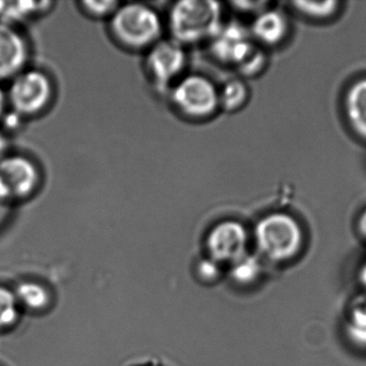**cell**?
Returning <instances> with one entry per match:
<instances>
[{
    "label": "cell",
    "instance_id": "obj_25",
    "mask_svg": "<svg viewBox=\"0 0 366 366\" xmlns=\"http://www.w3.org/2000/svg\"><path fill=\"white\" fill-rule=\"evenodd\" d=\"M8 147H9V143H8L7 138L0 132V160L7 156Z\"/></svg>",
    "mask_w": 366,
    "mask_h": 366
},
{
    "label": "cell",
    "instance_id": "obj_23",
    "mask_svg": "<svg viewBox=\"0 0 366 366\" xmlns=\"http://www.w3.org/2000/svg\"><path fill=\"white\" fill-rule=\"evenodd\" d=\"M200 273L203 277L209 278V280L216 277L218 274L217 262L212 260V259L211 260L203 261L200 265Z\"/></svg>",
    "mask_w": 366,
    "mask_h": 366
},
{
    "label": "cell",
    "instance_id": "obj_4",
    "mask_svg": "<svg viewBox=\"0 0 366 366\" xmlns=\"http://www.w3.org/2000/svg\"><path fill=\"white\" fill-rule=\"evenodd\" d=\"M171 102L182 117L203 121L213 117L219 106V89L201 74L183 76L169 92Z\"/></svg>",
    "mask_w": 366,
    "mask_h": 366
},
{
    "label": "cell",
    "instance_id": "obj_11",
    "mask_svg": "<svg viewBox=\"0 0 366 366\" xmlns=\"http://www.w3.org/2000/svg\"><path fill=\"white\" fill-rule=\"evenodd\" d=\"M289 24L286 16L280 10L269 9L259 14L250 29V35L264 46H277L288 35Z\"/></svg>",
    "mask_w": 366,
    "mask_h": 366
},
{
    "label": "cell",
    "instance_id": "obj_6",
    "mask_svg": "<svg viewBox=\"0 0 366 366\" xmlns=\"http://www.w3.org/2000/svg\"><path fill=\"white\" fill-rule=\"evenodd\" d=\"M187 65L185 46L174 40L162 38L147 51L145 71L159 94L169 93L183 76Z\"/></svg>",
    "mask_w": 366,
    "mask_h": 366
},
{
    "label": "cell",
    "instance_id": "obj_21",
    "mask_svg": "<svg viewBox=\"0 0 366 366\" xmlns=\"http://www.w3.org/2000/svg\"><path fill=\"white\" fill-rule=\"evenodd\" d=\"M267 63V59L265 53L254 46V50L237 68L242 76L252 78V76H256L261 74L264 70Z\"/></svg>",
    "mask_w": 366,
    "mask_h": 366
},
{
    "label": "cell",
    "instance_id": "obj_16",
    "mask_svg": "<svg viewBox=\"0 0 366 366\" xmlns=\"http://www.w3.org/2000/svg\"><path fill=\"white\" fill-rule=\"evenodd\" d=\"M261 273V263L257 257L246 254L232 263L231 276L235 282L242 285L254 282Z\"/></svg>",
    "mask_w": 366,
    "mask_h": 366
},
{
    "label": "cell",
    "instance_id": "obj_7",
    "mask_svg": "<svg viewBox=\"0 0 366 366\" xmlns=\"http://www.w3.org/2000/svg\"><path fill=\"white\" fill-rule=\"evenodd\" d=\"M41 183L39 167L24 155H7L0 160V186L9 200L31 198Z\"/></svg>",
    "mask_w": 366,
    "mask_h": 366
},
{
    "label": "cell",
    "instance_id": "obj_15",
    "mask_svg": "<svg viewBox=\"0 0 366 366\" xmlns=\"http://www.w3.org/2000/svg\"><path fill=\"white\" fill-rule=\"evenodd\" d=\"M291 5L302 16L314 20H327L337 14L340 4L334 0L329 1H293Z\"/></svg>",
    "mask_w": 366,
    "mask_h": 366
},
{
    "label": "cell",
    "instance_id": "obj_22",
    "mask_svg": "<svg viewBox=\"0 0 366 366\" xmlns=\"http://www.w3.org/2000/svg\"><path fill=\"white\" fill-rule=\"evenodd\" d=\"M235 10L241 12H246V14H254L257 16L261 12L267 9L269 3L267 1H233L231 3Z\"/></svg>",
    "mask_w": 366,
    "mask_h": 366
},
{
    "label": "cell",
    "instance_id": "obj_12",
    "mask_svg": "<svg viewBox=\"0 0 366 366\" xmlns=\"http://www.w3.org/2000/svg\"><path fill=\"white\" fill-rule=\"evenodd\" d=\"M344 111L352 132L366 140V78L355 81L347 89Z\"/></svg>",
    "mask_w": 366,
    "mask_h": 366
},
{
    "label": "cell",
    "instance_id": "obj_27",
    "mask_svg": "<svg viewBox=\"0 0 366 366\" xmlns=\"http://www.w3.org/2000/svg\"><path fill=\"white\" fill-rule=\"evenodd\" d=\"M361 280L363 282V284L366 286V264L364 265L363 269L361 271Z\"/></svg>",
    "mask_w": 366,
    "mask_h": 366
},
{
    "label": "cell",
    "instance_id": "obj_13",
    "mask_svg": "<svg viewBox=\"0 0 366 366\" xmlns=\"http://www.w3.org/2000/svg\"><path fill=\"white\" fill-rule=\"evenodd\" d=\"M50 1H0V23L11 25L50 9Z\"/></svg>",
    "mask_w": 366,
    "mask_h": 366
},
{
    "label": "cell",
    "instance_id": "obj_1",
    "mask_svg": "<svg viewBox=\"0 0 366 366\" xmlns=\"http://www.w3.org/2000/svg\"><path fill=\"white\" fill-rule=\"evenodd\" d=\"M222 24V5L214 0H179L167 21L171 39L183 46L211 41Z\"/></svg>",
    "mask_w": 366,
    "mask_h": 366
},
{
    "label": "cell",
    "instance_id": "obj_20",
    "mask_svg": "<svg viewBox=\"0 0 366 366\" xmlns=\"http://www.w3.org/2000/svg\"><path fill=\"white\" fill-rule=\"evenodd\" d=\"M18 317L16 297L8 290L0 287V327L11 325Z\"/></svg>",
    "mask_w": 366,
    "mask_h": 366
},
{
    "label": "cell",
    "instance_id": "obj_26",
    "mask_svg": "<svg viewBox=\"0 0 366 366\" xmlns=\"http://www.w3.org/2000/svg\"><path fill=\"white\" fill-rule=\"evenodd\" d=\"M8 104L7 93L4 91L3 87L0 86V117L5 113L6 106Z\"/></svg>",
    "mask_w": 366,
    "mask_h": 366
},
{
    "label": "cell",
    "instance_id": "obj_5",
    "mask_svg": "<svg viewBox=\"0 0 366 366\" xmlns=\"http://www.w3.org/2000/svg\"><path fill=\"white\" fill-rule=\"evenodd\" d=\"M54 97V85L42 70H23L11 80L7 93L8 104L21 117H31L46 110Z\"/></svg>",
    "mask_w": 366,
    "mask_h": 366
},
{
    "label": "cell",
    "instance_id": "obj_3",
    "mask_svg": "<svg viewBox=\"0 0 366 366\" xmlns=\"http://www.w3.org/2000/svg\"><path fill=\"white\" fill-rule=\"evenodd\" d=\"M259 252L274 262L290 260L303 245V231L295 217L286 213L267 214L254 228Z\"/></svg>",
    "mask_w": 366,
    "mask_h": 366
},
{
    "label": "cell",
    "instance_id": "obj_24",
    "mask_svg": "<svg viewBox=\"0 0 366 366\" xmlns=\"http://www.w3.org/2000/svg\"><path fill=\"white\" fill-rule=\"evenodd\" d=\"M357 230H359L360 234H361L364 239H366V209L362 212L359 219H357Z\"/></svg>",
    "mask_w": 366,
    "mask_h": 366
},
{
    "label": "cell",
    "instance_id": "obj_9",
    "mask_svg": "<svg viewBox=\"0 0 366 366\" xmlns=\"http://www.w3.org/2000/svg\"><path fill=\"white\" fill-rule=\"evenodd\" d=\"M212 56L224 65L237 66L254 50L252 35L237 22L222 24V29L209 42Z\"/></svg>",
    "mask_w": 366,
    "mask_h": 366
},
{
    "label": "cell",
    "instance_id": "obj_17",
    "mask_svg": "<svg viewBox=\"0 0 366 366\" xmlns=\"http://www.w3.org/2000/svg\"><path fill=\"white\" fill-rule=\"evenodd\" d=\"M16 299L31 310H40L48 304V292L44 287L35 282H24L16 290Z\"/></svg>",
    "mask_w": 366,
    "mask_h": 366
},
{
    "label": "cell",
    "instance_id": "obj_28",
    "mask_svg": "<svg viewBox=\"0 0 366 366\" xmlns=\"http://www.w3.org/2000/svg\"><path fill=\"white\" fill-rule=\"evenodd\" d=\"M4 207V204H1V203H0V209H1V207Z\"/></svg>",
    "mask_w": 366,
    "mask_h": 366
},
{
    "label": "cell",
    "instance_id": "obj_10",
    "mask_svg": "<svg viewBox=\"0 0 366 366\" xmlns=\"http://www.w3.org/2000/svg\"><path fill=\"white\" fill-rule=\"evenodd\" d=\"M29 56L26 38L16 27L0 23V80H12L26 69Z\"/></svg>",
    "mask_w": 366,
    "mask_h": 366
},
{
    "label": "cell",
    "instance_id": "obj_18",
    "mask_svg": "<svg viewBox=\"0 0 366 366\" xmlns=\"http://www.w3.org/2000/svg\"><path fill=\"white\" fill-rule=\"evenodd\" d=\"M346 330L351 342L366 347V304L353 308Z\"/></svg>",
    "mask_w": 366,
    "mask_h": 366
},
{
    "label": "cell",
    "instance_id": "obj_2",
    "mask_svg": "<svg viewBox=\"0 0 366 366\" xmlns=\"http://www.w3.org/2000/svg\"><path fill=\"white\" fill-rule=\"evenodd\" d=\"M109 31L117 44L129 51H147L162 39L164 23L147 4H121L109 19Z\"/></svg>",
    "mask_w": 366,
    "mask_h": 366
},
{
    "label": "cell",
    "instance_id": "obj_19",
    "mask_svg": "<svg viewBox=\"0 0 366 366\" xmlns=\"http://www.w3.org/2000/svg\"><path fill=\"white\" fill-rule=\"evenodd\" d=\"M121 3L114 0H84L81 1L82 11L94 19H110Z\"/></svg>",
    "mask_w": 366,
    "mask_h": 366
},
{
    "label": "cell",
    "instance_id": "obj_8",
    "mask_svg": "<svg viewBox=\"0 0 366 366\" xmlns=\"http://www.w3.org/2000/svg\"><path fill=\"white\" fill-rule=\"evenodd\" d=\"M247 231L241 222L224 220L209 231L207 247L215 262L233 263L247 254Z\"/></svg>",
    "mask_w": 366,
    "mask_h": 366
},
{
    "label": "cell",
    "instance_id": "obj_14",
    "mask_svg": "<svg viewBox=\"0 0 366 366\" xmlns=\"http://www.w3.org/2000/svg\"><path fill=\"white\" fill-rule=\"evenodd\" d=\"M248 87L243 81L231 80L219 89V106L227 112H235L247 102Z\"/></svg>",
    "mask_w": 366,
    "mask_h": 366
}]
</instances>
